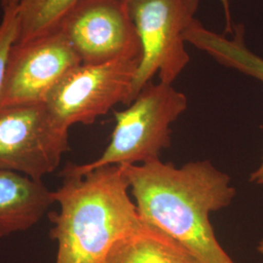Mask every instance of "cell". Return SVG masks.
Returning <instances> with one entry per match:
<instances>
[{"label": "cell", "mask_w": 263, "mask_h": 263, "mask_svg": "<svg viewBox=\"0 0 263 263\" xmlns=\"http://www.w3.org/2000/svg\"><path fill=\"white\" fill-rule=\"evenodd\" d=\"M141 218L183 245L201 263H235L216 239L210 215L228 207L236 190L208 160L177 168L154 160L122 166Z\"/></svg>", "instance_id": "1"}, {"label": "cell", "mask_w": 263, "mask_h": 263, "mask_svg": "<svg viewBox=\"0 0 263 263\" xmlns=\"http://www.w3.org/2000/svg\"><path fill=\"white\" fill-rule=\"evenodd\" d=\"M53 191L59 211L49 214L56 263H104L111 247L144 222L129 191L122 166L65 176Z\"/></svg>", "instance_id": "2"}, {"label": "cell", "mask_w": 263, "mask_h": 263, "mask_svg": "<svg viewBox=\"0 0 263 263\" xmlns=\"http://www.w3.org/2000/svg\"><path fill=\"white\" fill-rule=\"evenodd\" d=\"M186 96L173 84L145 85L122 111H115L111 141L103 154L91 163L66 164L61 176H82L104 166L141 165L160 159L171 146V125L187 108Z\"/></svg>", "instance_id": "3"}, {"label": "cell", "mask_w": 263, "mask_h": 263, "mask_svg": "<svg viewBox=\"0 0 263 263\" xmlns=\"http://www.w3.org/2000/svg\"><path fill=\"white\" fill-rule=\"evenodd\" d=\"M199 0H130L128 10L138 31L141 56L130 104L157 76L173 84L190 62L185 32L196 20Z\"/></svg>", "instance_id": "4"}, {"label": "cell", "mask_w": 263, "mask_h": 263, "mask_svg": "<svg viewBox=\"0 0 263 263\" xmlns=\"http://www.w3.org/2000/svg\"><path fill=\"white\" fill-rule=\"evenodd\" d=\"M68 130L45 103L0 105V170L42 180L69 151Z\"/></svg>", "instance_id": "5"}, {"label": "cell", "mask_w": 263, "mask_h": 263, "mask_svg": "<svg viewBox=\"0 0 263 263\" xmlns=\"http://www.w3.org/2000/svg\"><path fill=\"white\" fill-rule=\"evenodd\" d=\"M140 60L81 64L53 88L45 104L58 122L67 129L77 123L91 125L116 104H130Z\"/></svg>", "instance_id": "6"}, {"label": "cell", "mask_w": 263, "mask_h": 263, "mask_svg": "<svg viewBox=\"0 0 263 263\" xmlns=\"http://www.w3.org/2000/svg\"><path fill=\"white\" fill-rule=\"evenodd\" d=\"M58 28L85 65L141 59L138 31L120 0H81Z\"/></svg>", "instance_id": "7"}, {"label": "cell", "mask_w": 263, "mask_h": 263, "mask_svg": "<svg viewBox=\"0 0 263 263\" xmlns=\"http://www.w3.org/2000/svg\"><path fill=\"white\" fill-rule=\"evenodd\" d=\"M81 64L59 28L27 42L15 43L10 51L0 105L45 103L53 88Z\"/></svg>", "instance_id": "8"}, {"label": "cell", "mask_w": 263, "mask_h": 263, "mask_svg": "<svg viewBox=\"0 0 263 263\" xmlns=\"http://www.w3.org/2000/svg\"><path fill=\"white\" fill-rule=\"evenodd\" d=\"M54 203L42 180L0 170V237L30 229Z\"/></svg>", "instance_id": "9"}, {"label": "cell", "mask_w": 263, "mask_h": 263, "mask_svg": "<svg viewBox=\"0 0 263 263\" xmlns=\"http://www.w3.org/2000/svg\"><path fill=\"white\" fill-rule=\"evenodd\" d=\"M104 263H201L168 233L144 221L113 245Z\"/></svg>", "instance_id": "10"}, {"label": "cell", "mask_w": 263, "mask_h": 263, "mask_svg": "<svg viewBox=\"0 0 263 263\" xmlns=\"http://www.w3.org/2000/svg\"><path fill=\"white\" fill-rule=\"evenodd\" d=\"M230 35L228 37L226 33L219 34L208 29L196 19L185 32V41L212 57L219 65L263 82V59L246 45L244 26H234Z\"/></svg>", "instance_id": "11"}, {"label": "cell", "mask_w": 263, "mask_h": 263, "mask_svg": "<svg viewBox=\"0 0 263 263\" xmlns=\"http://www.w3.org/2000/svg\"><path fill=\"white\" fill-rule=\"evenodd\" d=\"M81 0H21L17 6L19 31L24 43L56 29Z\"/></svg>", "instance_id": "12"}, {"label": "cell", "mask_w": 263, "mask_h": 263, "mask_svg": "<svg viewBox=\"0 0 263 263\" xmlns=\"http://www.w3.org/2000/svg\"><path fill=\"white\" fill-rule=\"evenodd\" d=\"M19 24L17 7L3 9L0 23V95L3 89L10 51L18 38Z\"/></svg>", "instance_id": "13"}, {"label": "cell", "mask_w": 263, "mask_h": 263, "mask_svg": "<svg viewBox=\"0 0 263 263\" xmlns=\"http://www.w3.org/2000/svg\"><path fill=\"white\" fill-rule=\"evenodd\" d=\"M222 6L226 17V33H233V25L231 20V11H230V0H218Z\"/></svg>", "instance_id": "14"}, {"label": "cell", "mask_w": 263, "mask_h": 263, "mask_svg": "<svg viewBox=\"0 0 263 263\" xmlns=\"http://www.w3.org/2000/svg\"><path fill=\"white\" fill-rule=\"evenodd\" d=\"M250 181L256 184H263V156L260 166L254 171L250 177Z\"/></svg>", "instance_id": "15"}, {"label": "cell", "mask_w": 263, "mask_h": 263, "mask_svg": "<svg viewBox=\"0 0 263 263\" xmlns=\"http://www.w3.org/2000/svg\"><path fill=\"white\" fill-rule=\"evenodd\" d=\"M21 0H0V4L2 9L9 7H17Z\"/></svg>", "instance_id": "16"}, {"label": "cell", "mask_w": 263, "mask_h": 263, "mask_svg": "<svg viewBox=\"0 0 263 263\" xmlns=\"http://www.w3.org/2000/svg\"><path fill=\"white\" fill-rule=\"evenodd\" d=\"M257 251H258V253L259 254H263V239L260 240V242L258 243V246H257Z\"/></svg>", "instance_id": "17"}, {"label": "cell", "mask_w": 263, "mask_h": 263, "mask_svg": "<svg viewBox=\"0 0 263 263\" xmlns=\"http://www.w3.org/2000/svg\"><path fill=\"white\" fill-rule=\"evenodd\" d=\"M120 1H123V2H125V3H127V4H128V2H129L130 0H120Z\"/></svg>", "instance_id": "18"}]
</instances>
